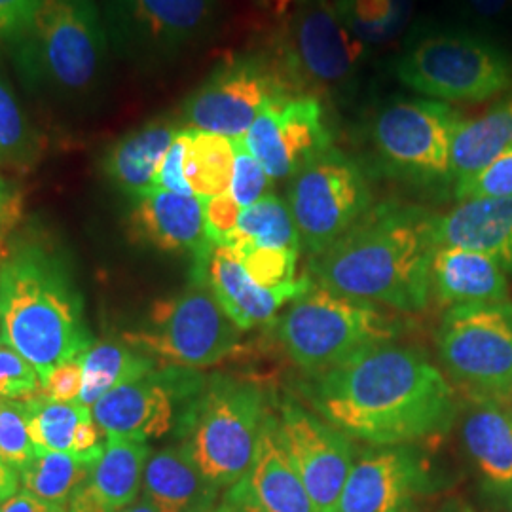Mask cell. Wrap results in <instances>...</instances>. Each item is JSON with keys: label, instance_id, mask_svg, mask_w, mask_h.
<instances>
[{"label": "cell", "instance_id": "obj_1", "mask_svg": "<svg viewBox=\"0 0 512 512\" xmlns=\"http://www.w3.org/2000/svg\"><path fill=\"white\" fill-rule=\"evenodd\" d=\"M313 378L311 404L355 439L395 446L442 435L456 420L452 385L416 349L387 342Z\"/></svg>", "mask_w": 512, "mask_h": 512}, {"label": "cell", "instance_id": "obj_2", "mask_svg": "<svg viewBox=\"0 0 512 512\" xmlns=\"http://www.w3.org/2000/svg\"><path fill=\"white\" fill-rule=\"evenodd\" d=\"M433 219L416 207L384 203L315 255L311 272L330 293L406 313L423 310L437 251Z\"/></svg>", "mask_w": 512, "mask_h": 512}, {"label": "cell", "instance_id": "obj_3", "mask_svg": "<svg viewBox=\"0 0 512 512\" xmlns=\"http://www.w3.org/2000/svg\"><path fill=\"white\" fill-rule=\"evenodd\" d=\"M0 342L46 378L93 346L82 294L63 258L38 241H21L0 262Z\"/></svg>", "mask_w": 512, "mask_h": 512}, {"label": "cell", "instance_id": "obj_4", "mask_svg": "<svg viewBox=\"0 0 512 512\" xmlns=\"http://www.w3.org/2000/svg\"><path fill=\"white\" fill-rule=\"evenodd\" d=\"M6 48L19 82L38 97L86 99L107 74L109 33L93 0H42Z\"/></svg>", "mask_w": 512, "mask_h": 512}, {"label": "cell", "instance_id": "obj_5", "mask_svg": "<svg viewBox=\"0 0 512 512\" xmlns=\"http://www.w3.org/2000/svg\"><path fill=\"white\" fill-rule=\"evenodd\" d=\"M260 389L232 378H213L184 410V452L207 482L232 488L255 459L266 420Z\"/></svg>", "mask_w": 512, "mask_h": 512}, {"label": "cell", "instance_id": "obj_6", "mask_svg": "<svg viewBox=\"0 0 512 512\" xmlns=\"http://www.w3.org/2000/svg\"><path fill=\"white\" fill-rule=\"evenodd\" d=\"M406 88L444 103H482L512 88V57L486 38L427 31L395 61Z\"/></svg>", "mask_w": 512, "mask_h": 512}, {"label": "cell", "instance_id": "obj_7", "mask_svg": "<svg viewBox=\"0 0 512 512\" xmlns=\"http://www.w3.org/2000/svg\"><path fill=\"white\" fill-rule=\"evenodd\" d=\"M366 50L332 0H293L272 54L298 95L342 101L355 92Z\"/></svg>", "mask_w": 512, "mask_h": 512}, {"label": "cell", "instance_id": "obj_8", "mask_svg": "<svg viewBox=\"0 0 512 512\" xmlns=\"http://www.w3.org/2000/svg\"><path fill=\"white\" fill-rule=\"evenodd\" d=\"M395 336V327L372 304L313 289L279 321V338L291 359L311 376L325 374L357 353Z\"/></svg>", "mask_w": 512, "mask_h": 512}, {"label": "cell", "instance_id": "obj_9", "mask_svg": "<svg viewBox=\"0 0 512 512\" xmlns=\"http://www.w3.org/2000/svg\"><path fill=\"white\" fill-rule=\"evenodd\" d=\"M241 332L220 308L209 285L198 279L183 294L158 302L152 329L124 334V342L171 368L217 365L239 348Z\"/></svg>", "mask_w": 512, "mask_h": 512}, {"label": "cell", "instance_id": "obj_10", "mask_svg": "<svg viewBox=\"0 0 512 512\" xmlns=\"http://www.w3.org/2000/svg\"><path fill=\"white\" fill-rule=\"evenodd\" d=\"M456 107L437 99H391L370 122V141L382 164L404 179H450V156L463 124Z\"/></svg>", "mask_w": 512, "mask_h": 512}, {"label": "cell", "instance_id": "obj_11", "mask_svg": "<svg viewBox=\"0 0 512 512\" xmlns=\"http://www.w3.org/2000/svg\"><path fill=\"white\" fill-rule=\"evenodd\" d=\"M452 380L482 401H512V304L452 308L439 332Z\"/></svg>", "mask_w": 512, "mask_h": 512}, {"label": "cell", "instance_id": "obj_12", "mask_svg": "<svg viewBox=\"0 0 512 512\" xmlns=\"http://www.w3.org/2000/svg\"><path fill=\"white\" fill-rule=\"evenodd\" d=\"M298 95L274 54L232 57L219 65L183 107L186 128L243 139L275 99Z\"/></svg>", "mask_w": 512, "mask_h": 512}, {"label": "cell", "instance_id": "obj_13", "mask_svg": "<svg viewBox=\"0 0 512 512\" xmlns=\"http://www.w3.org/2000/svg\"><path fill=\"white\" fill-rule=\"evenodd\" d=\"M365 173L346 154L329 148L302 167L289 186V207L300 243L321 255L370 211Z\"/></svg>", "mask_w": 512, "mask_h": 512}, {"label": "cell", "instance_id": "obj_14", "mask_svg": "<svg viewBox=\"0 0 512 512\" xmlns=\"http://www.w3.org/2000/svg\"><path fill=\"white\" fill-rule=\"evenodd\" d=\"M215 19L217 0H107L112 44L143 63L183 54L211 33Z\"/></svg>", "mask_w": 512, "mask_h": 512}, {"label": "cell", "instance_id": "obj_15", "mask_svg": "<svg viewBox=\"0 0 512 512\" xmlns=\"http://www.w3.org/2000/svg\"><path fill=\"white\" fill-rule=\"evenodd\" d=\"M243 143L272 183L293 179L302 167L332 148L325 107L311 95L275 99L260 112Z\"/></svg>", "mask_w": 512, "mask_h": 512}, {"label": "cell", "instance_id": "obj_16", "mask_svg": "<svg viewBox=\"0 0 512 512\" xmlns=\"http://www.w3.org/2000/svg\"><path fill=\"white\" fill-rule=\"evenodd\" d=\"M198 391L184 368L154 370L101 397L92 406L93 420L107 439H160L175 427L181 399Z\"/></svg>", "mask_w": 512, "mask_h": 512}, {"label": "cell", "instance_id": "obj_17", "mask_svg": "<svg viewBox=\"0 0 512 512\" xmlns=\"http://www.w3.org/2000/svg\"><path fill=\"white\" fill-rule=\"evenodd\" d=\"M277 427L315 507L319 512H338L355 463L348 437L294 401L281 404Z\"/></svg>", "mask_w": 512, "mask_h": 512}, {"label": "cell", "instance_id": "obj_18", "mask_svg": "<svg viewBox=\"0 0 512 512\" xmlns=\"http://www.w3.org/2000/svg\"><path fill=\"white\" fill-rule=\"evenodd\" d=\"M222 505L232 512H319L283 446L274 416H266L255 459Z\"/></svg>", "mask_w": 512, "mask_h": 512}, {"label": "cell", "instance_id": "obj_19", "mask_svg": "<svg viewBox=\"0 0 512 512\" xmlns=\"http://www.w3.org/2000/svg\"><path fill=\"white\" fill-rule=\"evenodd\" d=\"M198 272V279L209 285L220 308L226 311L239 330L272 323L277 311L287 302L302 298L311 289L308 277L296 279L279 289H266L247 274L234 249L220 245L213 247L211 255L202 266H198Z\"/></svg>", "mask_w": 512, "mask_h": 512}, {"label": "cell", "instance_id": "obj_20", "mask_svg": "<svg viewBox=\"0 0 512 512\" xmlns=\"http://www.w3.org/2000/svg\"><path fill=\"white\" fill-rule=\"evenodd\" d=\"M423 471L404 448L368 452L353 463L338 512H410Z\"/></svg>", "mask_w": 512, "mask_h": 512}, {"label": "cell", "instance_id": "obj_21", "mask_svg": "<svg viewBox=\"0 0 512 512\" xmlns=\"http://www.w3.org/2000/svg\"><path fill=\"white\" fill-rule=\"evenodd\" d=\"M135 200L129 217L133 238L165 253H190L196 268L202 266L215 243L207 238L200 198L154 188Z\"/></svg>", "mask_w": 512, "mask_h": 512}, {"label": "cell", "instance_id": "obj_22", "mask_svg": "<svg viewBox=\"0 0 512 512\" xmlns=\"http://www.w3.org/2000/svg\"><path fill=\"white\" fill-rule=\"evenodd\" d=\"M433 238L437 247L492 256L505 272H512V196L459 202L433 219Z\"/></svg>", "mask_w": 512, "mask_h": 512}, {"label": "cell", "instance_id": "obj_23", "mask_svg": "<svg viewBox=\"0 0 512 512\" xmlns=\"http://www.w3.org/2000/svg\"><path fill=\"white\" fill-rule=\"evenodd\" d=\"M431 287L450 308L509 304L505 270L492 256L461 247H437L431 262Z\"/></svg>", "mask_w": 512, "mask_h": 512}, {"label": "cell", "instance_id": "obj_24", "mask_svg": "<svg viewBox=\"0 0 512 512\" xmlns=\"http://www.w3.org/2000/svg\"><path fill=\"white\" fill-rule=\"evenodd\" d=\"M461 433L486 488L512 501V410L505 403L475 399Z\"/></svg>", "mask_w": 512, "mask_h": 512}, {"label": "cell", "instance_id": "obj_25", "mask_svg": "<svg viewBox=\"0 0 512 512\" xmlns=\"http://www.w3.org/2000/svg\"><path fill=\"white\" fill-rule=\"evenodd\" d=\"M179 131L171 118H156L122 137L105 158L110 181L133 198L154 190L160 165Z\"/></svg>", "mask_w": 512, "mask_h": 512}, {"label": "cell", "instance_id": "obj_26", "mask_svg": "<svg viewBox=\"0 0 512 512\" xmlns=\"http://www.w3.org/2000/svg\"><path fill=\"white\" fill-rule=\"evenodd\" d=\"M217 486L205 480L183 446L152 454L143 476V497L158 512H203L211 509Z\"/></svg>", "mask_w": 512, "mask_h": 512}, {"label": "cell", "instance_id": "obj_27", "mask_svg": "<svg viewBox=\"0 0 512 512\" xmlns=\"http://www.w3.org/2000/svg\"><path fill=\"white\" fill-rule=\"evenodd\" d=\"M512 148V92L492 109L465 120L454 137L450 156V181L459 183L492 164Z\"/></svg>", "mask_w": 512, "mask_h": 512}, {"label": "cell", "instance_id": "obj_28", "mask_svg": "<svg viewBox=\"0 0 512 512\" xmlns=\"http://www.w3.org/2000/svg\"><path fill=\"white\" fill-rule=\"evenodd\" d=\"M150 448L143 440L107 439L105 452L93 465L90 482L114 511L131 505L143 490Z\"/></svg>", "mask_w": 512, "mask_h": 512}, {"label": "cell", "instance_id": "obj_29", "mask_svg": "<svg viewBox=\"0 0 512 512\" xmlns=\"http://www.w3.org/2000/svg\"><path fill=\"white\" fill-rule=\"evenodd\" d=\"M84 384L78 403L92 408L118 385L154 372V359L133 346L120 342L93 344L82 357Z\"/></svg>", "mask_w": 512, "mask_h": 512}, {"label": "cell", "instance_id": "obj_30", "mask_svg": "<svg viewBox=\"0 0 512 512\" xmlns=\"http://www.w3.org/2000/svg\"><path fill=\"white\" fill-rule=\"evenodd\" d=\"M236 162L234 141L222 135L188 128V150L184 158V177L196 198H215L228 194Z\"/></svg>", "mask_w": 512, "mask_h": 512}, {"label": "cell", "instance_id": "obj_31", "mask_svg": "<svg viewBox=\"0 0 512 512\" xmlns=\"http://www.w3.org/2000/svg\"><path fill=\"white\" fill-rule=\"evenodd\" d=\"M349 33L366 48H380L403 35L414 0H332Z\"/></svg>", "mask_w": 512, "mask_h": 512}, {"label": "cell", "instance_id": "obj_32", "mask_svg": "<svg viewBox=\"0 0 512 512\" xmlns=\"http://www.w3.org/2000/svg\"><path fill=\"white\" fill-rule=\"evenodd\" d=\"M97 461L78 454L38 452L35 459L19 473L23 492L52 505L67 507L78 486H82Z\"/></svg>", "mask_w": 512, "mask_h": 512}, {"label": "cell", "instance_id": "obj_33", "mask_svg": "<svg viewBox=\"0 0 512 512\" xmlns=\"http://www.w3.org/2000/svg\"><path fill=\"white\" fill-rule=\"evenodd\" d=\"M230 249L272 247L300 249V234L294 224L291 207L279 196L268 194L262 200L241 209L238 228L228 243Z\"/></svg>", "mask_w": 512, "mask_h": 512}, {"label": "cell", "instance_id": "obj_34", "mask_svg": "<svg viewBox=\"0 0 512 512\" xmlns=\"http://www.w3.org/2000/svg\"><path fill=\"white\" fill-rule=\"evenodd\" d=\"M29 435L38 452H76L78 427L93 418L92 408L80 403H55L42 395L23 401Z\"/></svg>", "mask_w": 512, "mask_h": 512}, {"label": "cell", "instance_id": "obj_35", "mask_svg": "<svg viewBox=\"0 0 512 512\" xmlns=\"http://www.w3.org/2000/svg\"><path fill=\"white\" fill-rule=\"evenodd\" d=\"M37 154V131L0 74V165H29Z\"/></svg>", "mask_w": 512, "mask_h": 512}, {"label": "cell", "instance_id": "obj_36", "mask_svg": "<svg viewBox=\"0 0 512 512\" xmlns=\"http://www.w3.org/2000/svg\"><path fill=\"white\" fill-rule=\"evenodd\" d=\"M243 268L266 289H279L296 281V249H272V247H243L236 249Z\"/></svg>", "mask_w": 512, "mask_h": 512}, {"label": "cell", "instance_id": "obj_37", "mask_svg": "<svg viewBox=\"0 0 512 512\" xmlns=\"http://www.w3.org/2000/svg\"><path fill=\"white\" fill-rule=\"evenodd\" d=\"M37 456L21 401H0V458L21 473Z\"/></svg>", "mask_w": 512, "mask_h": 512}, {"label": "cell", "instance_id": "obj_38", "mask_svg": "<svg viewBox=\"0 0 512 512\" xmlns=\"http://www.w3.org/2000/svg\"><path fill=\"white\" fill-rule=\"evenodd\" d=\"M458 202L478 198H511L512 196V148L497 156L475 175L456 183L454 190Z\"/></svg>", "mask_w": 512, "mask_h": 512}, {"label": "cell", "instance_id": "obj_39", "mask_svg": "<svg viewBox=\"0 0 512 512\" xmlns=\"http://www.w3.org/2000/svg\"><path fill=\"white\" fill-rule=\"evenodd\" d=\"M236 148V162H234V175L228 194L238 202L241 209L253 205L268 196V188L272 179L264 171V167L258 164L255 156L247 150L243 139L234 141Z\"/></svg>", "mask_w": 512, "mask_h": 512}, {"label": "cell", "instance_id": "obj_40", "mask_svg": "<svg viewBox=\"0 0 512 512\" xmlns=\"http://www.w3.org/2000/svg\"><path fill=\"white\" fill-rule=\"evenodd\" d=\"M40 393V378L18 351L0 342V401H29Z\"/></svg>", "mask_w": 512, "mask_h": 512}, {"label": "cell", "instance_id": "obj_41", "mask_svg": "<svg viewBox=\"0 0 512 512\" xmlns=\"http://www.w3.org/2000/svg\"><path fill=\"white\" fill-rule=\"evenodd\" d=\"M203 202V217H205V232L211 243L228 247L230 239L238 228L241 207L230 194H220L215 198H205Z\"/></svg>", "mask_w": 512, "mask_h": 512}, {"label": "cell", "instance_id": "obj_42", "mask_svg": "<svg viewBox=\"0 0 512 512\" xmlns=\"http://www.w3.org/2000/svg\"><path fill=\"white\" fill-rule=\"evenodd\" d=\"M84 384L82 357L69 363L55 366L54 370L40 380V393L44 399L55 403H78Z\"/></svg>", "mask_w": 512, "mask_h": 512}, {"label": "cell", "instance_id": "obj_43", "mask_svg": "<svg viewBox=\"0 0 512 512\" xmlns=\"http://www.w3.org/2000/svg\"><path fill=\"white\" fill-rule=\"evenodd\" d=\"M186 150H188V128H183L177 133L173 145L165 154L164 162L160 165V171L156 177V188L183 194V196H194L190 184L184 177Z\"/></svg>", "mask_w": 512, "mask_h": 512}, {"label": "cell", "instance_id": "obj_44", "mask_svg": "<svg viewBox=\"0 0 512 512\" xmlns=\"http://www.w3.org/2000/svg\"><path fill=\"white\" fill-rule=\"evenodd\" d=\"M42 0H0V42H8L33 19Z\"/></svg>", "mask_w": 512, "mask_h": 512}, {"label": "cell", "instance_id": "obj_45", "mask_svg": "<svg viewBox=\"0 0 512 512\" xmlns=\"http://www.w3.org/2000/svg\"><path fill=\"white\" fill-rule=\"evenodd\" d=\"M67 512H116L109 503L101 497V494L95 490L90 482V478L78 486V490L74 492L69 505H67Z\"/></svg>", "mask_w": 512, "mask_h": 512}, {"label": "cell", "instance_id": "obj_46", "mask_svg": "<svg viewBox=\"0 0 512 512\" xmlns=\"http://www.w3.org/2000/svg\"><path fill=\"white\" fill-rule=\"evenodd\" d=\"M0 512H67V507L52 505L48 501H42L29 492H18L0 503Z\"/></svg>", "mask_w": 512, "mask_h": 512}, {"label": "cell", "instance_id": "obj_47", "mask_svg": "<svg viewBox=\"0 0 512 512\" xmlns=\"http://www.w3.org/2000/svg\"><path fill=\"white\" fill-rule=\"evenodd\" d=\"M461 2L476 18L495 19L501 18L509 10L512 0H461Z\"/></svg>", "mask_w": 512, "mask_h": 512}, {"label": "cell", "instance_id": "obj_48", "mask_svg": "<svg viewBox=\"0 0 512 512\" xmlns=\"http://www.w3.org/2000/svg\"><path fill=\"white\" fill-rule=\"evenodd\" d=\"M19 484H21V476L18 471L0 458V503L18 494Z\"/></svg>", "mask_w": 512, "mask_h": 512}, {"label": "cell", "instance_id": "obj_49", "mask_svg": "<svg viewBox=\"0 0 512 512\" xmlns=\"http://www.w3.org/2000/svg\"><path fill=\"white\" fill-rule=\"evenodd\" d=\"M18 211V196L14 194V188L0 179V226L6 222H12Z\"/></svg>", "mask_w": 512, "mask_h": 512}, {"label": "cell", "instance_id": "obj_50", "mask_svg": "<svg viewBox=\"0 0 512 512\" xmlns=\"http://www.w3.org/2000/svg\"><path fill=\"white\" fill-rule=\"evenodd\" d=\"M118 512H158L154 507H152V503L148 501L147 497H141V499H135L131 505L128 507H124L122 511Z\"/></svg>", "mask_w": 512, "mask_h": 512}, {"label": "cell", "instance_id": "obj_51", "mask_svg": "<svg viewBox=\"0 0 512 512\" xmlns=\"http://www.w3.org/2000/svg\"><path fill=\"white\" fill-rule=\"evenodd\" d=\"M203 512H232V511H230V509H228V507H226V505H220V507H217V509H215V507H211V509H207V511H203Z\"/></svg>", "mask_w": 512, "mask_h": 512}, {"label": "cell", "instance_id": "obj_52", "mask_svg": "<svg viewBox=\"0 0 512 512\" xmlns=\"http://www.w3.org/2000/svg\"><path fill=\"white\" fill-rule=\"evenodd\" d=\"M444 512H463V511H461V509H459V507H450V509H448V511H444Z\"/></svg>", "mask_w": 512, "mask_h": 512}]
</instances>
